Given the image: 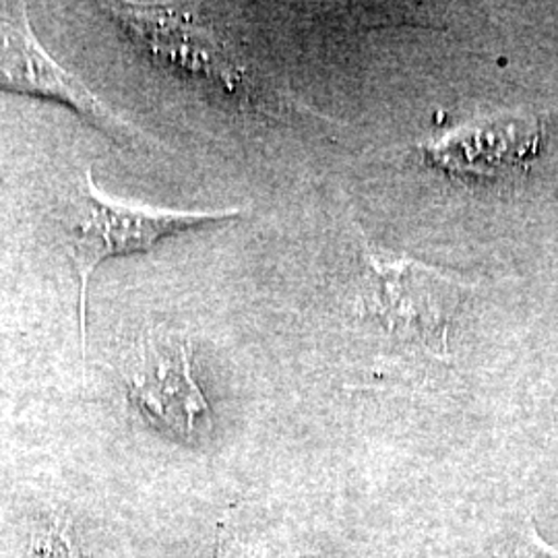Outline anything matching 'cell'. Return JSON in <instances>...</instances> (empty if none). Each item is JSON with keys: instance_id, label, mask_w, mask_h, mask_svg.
Wrapping results in <instances>:
<instances>
[{"instance_id": "cell-1", "label": "cell", "mask_w": 558, "mask_h": 558, "mask_svg": "<svg viewBox=\"0 0 558 558\" xmlns=\"http://www.w3.org/2000/svg\"><path fill=\"white\" fill-rule=\"evenodd\" d=\"M240 209L174 211L106 195L92 170L73 193L64 220V248L77 276L81 348L87 343V296L94 271L110 257L143 253L186 230L239 218Z\"/></svg>"}, {"instance_id": "cell-2", "label": "cell", "mask_w": 558, "mask_h": 558, "mask_svg": "<svg viewBox=\"0 0 558 558\" xmlns=\"http://www.w3.org/2000/svg\"><path fill=\"white\" fill-rule=\"evenodd\" d=\"M362 263L360 315L379 320L389 333L447 362L453 320L472 288L468 279L408 255L373 248L364 240Z\"/></svg>"}, {"instance_id": "cell-3", "label": "cell", "mask_w": 558, "mask_h": 558, "mask_svg": "<svg viewBox=\"0 0 558 558\" xmlns=\"http://www.w3.org/2000/svg\"><path fill=\"white\" fill-rule=\"evenodd\" d=\"M0 89L62 101L104 135L126 147L145 140L141 131L41 46L23 2H0Z\"/></svg>"}, {"instance_id": "cell-4", "label": "cell", "mask_w": 558, "mask_h": 558, "mask_svg": "<svg viewBox=\"0 0 558 558\" xmlns=\"http://www.w3.org/2000/svg\"><path fill=\"white\" fill-rule=\"evenodd\" d=\"M129 399L145 418L193 439L209 426V405L193 375L191 343L172 331H151L141 339L131 364Z\"/></svg>"}, {"instance_id": "cell-5", "label": "cell", "mask_w": 558, "mask_h": 558, "mask_svg": "<svg viewBox=\"0 0 558 558\" xmlns=\"http://www.w3.org/2000/svg\"><path fill=\"white\" fill-rule=\"evenodd\" d=\"M521 555H523V558H558L557 550L546 546V544H542L534 532L525 536Z\"/></svg>"}]
</instances>
